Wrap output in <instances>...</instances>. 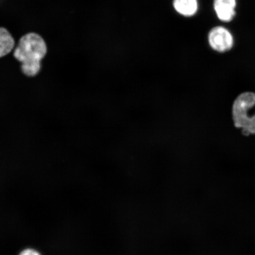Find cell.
Wrapping results in <instances>:
<instances>
[{
	"mask_svg": "<svg viewBox=\"0 0 255 255\" xmlns=\"http://www.w3.org/2000/svg\"><path fill=\"white\" fill-rule=\"evenodd\" d=\"M46 53L47 47L42 38L37 34L30 33L19 41L14 57L21 62V70L24 75L34 76L40 71V62Z\"/></svg>",
	"mask_w": 255,
	"mask_h": 255,
	"instance_id": "6da1fadb",
	"label": "cell"
},
{
	"mask_svg": "<svg viewBox=\"0 0 255 255\" xmlns=\"http://www.w3.org/2000/svg\"><path fill=\"white\" fill-rule=\"evenodd\" d=\"M232 116L234 126L244 135H255V93L245 92L233 103Z\"/></svg>",
	"mask_w": 255,
	"mask_h": 255,
	"instance_id": "7a4b0ae2",
	"label": "cell"
},
{
	"mask_svg": "<svg viewBox=\"0 0 255 255\" xmlns=\"http://www.w3.org/2000/svg\"><path fill=\"white\" fill-rule=\"evenodd\" d=\"M209 45L217 52L225 53L234 47V38L231 32L223 26L212 28L208 35Z\"/></svg>",
	"mask_w": 255,
	"mask_h": 255,
	"instance_id": "3957f363",
	"label": "cell"
},
{
	"mask_svg": "<svg viewBox=\"0 0 255 255\" xmlns=\"http://www.w3.org/2000/svg\"><path fill=\"white\" fill-rule=\"evenodd\" d=\"M237 0H214L213 8L220 20L229 23L237 14Z\"/></svg>",
	"mask_w": 255,
	"mask_h": 255,
	"instance_id": "277c9868",
	"label": "cell"
},
{
	"mask_svg": "<svg viewBox=\"0 0 255 255\" xmlns=\"http://www.w3.org/2000/svg\"><path fill=\"white\" fill-rule=\"evenodd\" d=\"M198 1L197 0H174L173 6L178 13L185 16L191 17L195 15L198 10Z\"/></svg>",
	"mask_w": 255,
	"mask_h": 255,
	"instance_id": "5b68a950",
	"label": "cell"
},
{
	"mask_svg": "<svg viewBox=\"0 0 255 255\" xmlns=\"http://www.w3.org/2000/svg\"><path fill=\"white\" fill-rule=\"evenodd\" d=\"M14 41L4 28H0V57L7 55L13 49Z\"/></svg>",
	"mask_w": 255,
	"mask_h": 255,
	"instance_id": "8992f818",
	"label": "cell"
},
{
	"mask_svg": "<svg viewBox=\"0 0 255 255\" xmlns=\"http://www.w3.org/2000/svg\"><path fill=\"white\" fill-rule=\"evenodd\" d=\"M19 255H41V254L36 250L27 249V250L22 251Z\"/></svg>",
	"mask_w": 255,
	"mask_h": 255,
	"instance_id": "52a82bcc",
	"label": "cell"
}]
</instances>
